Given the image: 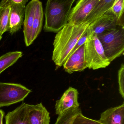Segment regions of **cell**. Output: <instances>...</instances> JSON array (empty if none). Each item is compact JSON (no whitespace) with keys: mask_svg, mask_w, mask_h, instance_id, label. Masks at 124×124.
Segmentation results:
<instances>
[{"mask_svg":"<svg viewBox=\"0 0 124 124\" xmlns=\"http://www.w3.org/2000/svg\"><path fill=\"white\" fill-rule=\"evenodd\" d=\"M89 24H67L57 33L55 38L52 60L58 67L62 66Z\"/></svg>","mask_w":124,"mask_h":124,"instance_id":"1","label":"cell"},{"mask_svg":"<svg viewBox=\"0 0 124 124\" xmlns=\"http://www.w3.org/2000/svg\"><path fill=\"white\" fill-rule=\"evenodd\" d=\"M74 3L47 0L44 11V31L57 33L67 24L68 16Z\"/></svg>","mask_w":124,"mask_h":124,"instance_id":"2","label":"cell"},{"mask_svg":"<svg viewBox=\"0 0 124 124\" xmlns=\"http://www.w3.org/2000/svg\"><path fill=\"white\" fill-rule=\"evenodd\" d=\"M97 36L102 45L106 56L110 62L124 54V26L119 25Z\"/></svg>","mask_w":124,"mask_h":124,"instance_id":"3","label":"cell"},{"mask_svg":"<svg viewBox=\"0 0 124 124\" xmlns=\"http://www.w3.org/2000/svg\"><path fill=\"white\" fill-rule=\"evenodd\" d=\"M91 33L85 43V60L87 68L93 70L106 68L111 62L106 56L97 36L91 29Z\"/></svg>","mask_w":124,"mask_h":124,"instance_id":"4","label":"cell"},{"mask_svg":"<svg viewBox=\"0 0 124 124\" xmlns=\"http://www.w3.org/2000/svg\"><path fill=\"white\" fill-rule=\"evenodd\" d=\"M31 92L20 84L0 82V108L23 101Z\"/></svg>","mask_w":124,"mask_h":124,"instance_id":"5","label":"cell"},{"mask_svg":"<svg viewBox=\"0 0 124 124\" xmlns=\"http://www.w3.org/2000/svg\"><path fill=\"white\" fill-rule=\"evenodd\" d=\"M100 0H78L71 8L68 24L78 25L84 23Z\"/></svg>","mask_w":124,"mask_h":124,"instance_id":"6","label":"cell"},{"mask_svg":"<svg viewBox=\"0 0 124 124\" xmlns=\"http://www.w3.org/2000/svg\"><path fill=\"white\" fill-rule=\"evenodd\" d=\"M119 25L124 26V19H119L110 9L90 24V28L97 36L116 28Z\"/></svg>","mask_w":124,"mask_h":124,"instance_id":"7","label":"cell"},{"mask_svg":"<svg viewBox=\"0 0 124 124\" xmlns=\"http://www.w3.org/2000/svg\"><path fill=\"white\" fill-rule=\"evenodd\" d=\"M63 66L65 71L69 74L81 72L88 68L85 60V44L67 57Z\"/></svg>","mask_w":124,"mask_h":124,"instance_id":"8","label":"cell"},{"mask_svg":"<svg viewBox=\"0 0 124 124\" xmlns=\"http://www.w3.org/2000/svg\"><path fill=\"white\" fill-rule=\"evenodd\" d=\"M79 93L78 90L71 87L64 92L60 99L57 101L55 106V114L58 116L68 109L79 108Z\"/></svg>","mask_w":124,"mask_h":124,"instance_id":"9","label":"cell"},{"mask_svg":"<svg viewBox=\"0 0 124 124\" xmlns=\"http://www.w3.org/2000/svg\"><path fill=\"white\" fill-rule=\"evenodd\" d=\"M38 0H31L25 7V19L23 21V33L26 46H30L32 28L35 16L36 6Z\"/></svg>","mask_w":124,"mask_h":124,"instance_id":"10","label":"cell"},{"mask_svg":"<svg viewBox=\"0 0 124 124\" xmlns=\"http://www.w3.org/2000/svg\"><path fill=\"white\" fill-rule=\"evenodd\" d=\"M28 106L30 124H50V113L42 103L36 105H28Z\"/></svg>","mask_w":124,"mask_h":124,"instance_id":"11","label":"cell"},{"mask_svg":"<svg viewBox=\"0 0 124 124\" xmlns=\"http://www.w3.org/2000/svg\"><path fill=\"white\" fill-rule=\"evenodd\" d=\"M29 104L23 103L5 116V124H30L28 121Z\"/></svg>","mask_w":124,"mask_h":124,"instance_id":"12","label":"cell"},{"mask_svg":"<svg viewBox=\"0 0 124 124\" xmlns=\"http://www.w3.org/2000/svg\"><path fill=\"white\" fill-rule=\"evenodd\" d=\"M124 103L103 112L99 120L103 124H124Z\"/></svg>","mask_w":124,"mask_h":124,"instance_id":"13","label":"cell"},{"mask_svg":"<svg viewBox=\"0 0 124 124\" xmlns=\"http://www.w3.org/2000/svg\"><path fill=\"white\" fill-rule=\"evenodd\" d=\"M11 7L9 31L10 34L13 35L22 28L25 7L17 5H13Z\"/></svg>","mask_w":124,"mask_h":124,"instance_id":"14","label":"cell"},{"mask_svg":"<svg viewBox=\"0 0 124 124\" xmlns=\"http://www.w3.org/2000/svg\"><path fill=\"white\" fill-rule=\"evenodd\" d=\"M44 12L42 3L38 0L36 6L35 16L31 34L32 43L36 39L41 31L43 20Z\"/></svg>","mask_w":124,"mask_h":124,"instance_id":"15","label":"cell"},{"mask_svg":"<svg viewBox=\"0 0 124 124\" xmlns=\"http://www.w3.org/2000/svg\"><path fill=\"white\" fill-rule=\"evenodd\" d=\"M115 0H100L93 11L87 17L84 23L90 24L95 21L111 8Z\"/></svg>","mask_w":124,"mask_h":124,"instance_id":"16","label":"cell"},{"mask_svg":"<svg viewBox=\"0 0 124 124\" xmlns=\"http://www.w3.org/2000/svg\"><path fill=\"white\" fill-rule=\"evenodd\" d=\"M22 56V52L16 51L8 52L0 57V74L14 65Z\"/></svg>","mask_w":124,"mask_h":124,"instance_id":"17","label":"cell"},{"mask_svg":"<svg viewBox=\"0 0 124 124\" xmlns=\"http://www.w3.org/2000/svg\"><path fill=\"white\" fill-rule=\"evenodd\" d=\"M81 113L82 111L79 108L68 109L58 116L54 124H72L76 116Z\"/></svg>","mask_w":124,"mask_h":124,"instance_id":"18","label":"cell"},{"mask_svg":"<svg viewBox=\"0 0 124 124\" xmlns=\"http://www.w3.org/2000/svg\"><path fill=\"white\" fill-rule=\"evenodd\" d=\"M11 6L1 8L0 13V30L3 35L9 31V16Z\"/></svg>","mask_w":124,"mask_h":124,"instance_id":"19","label":"cell"},{"mask_svg":"<svg viewBox=\"0 0 124 124\" xmlns=\"http://www.w3.org/2000/svg\"><path fill=\"white\" fill-rule=\"evenodd\" d=\"M124 0H115L110 10L119 19H124Z\"/></svg>","mask_w":124,"mask_h":124,"instance_id":"20","label":"cell"},{"mask_svg":"<svg viewBox=\"0 0 124 124\" xmlns=\"http://www.w3.org/2000/svg\"><path fill=\"white\" fill-rule=\"evenodd\" d=\"M72 124H103L99 121L93 120L87 118L82 114H79L76 117Z\"/></svg>","mask_w":124,"mask_h":124,"instance_id":"21","label":"cell"},{"mask_svg":"<svg viewBox=\"0 0 124 124\" xmlns=\"http://www.w3.org/2000/svg\"><path fill=\"white\" fill-rule=\"evenodd\" d=\"M29 0H1L0 7L6 8L13 5H17L25 7L26 3Z\"/></svg>","mask_w":124,"mask_h":124,"instance_id":"22","label":"cell"},{"mask_svg":"<svg viewBox=\"0 0 124 124\" xmlns=\"http://www.w3.org/2000/svg\"><path fill=\"white\" fill-rule=\"evenodd\" d=\"M118 81L119 93L124 98V65L122 63L118 71Z\"/></svg>","mask_w":124,"mask_h":124,"instance_id":"23","label":"cell"},{"mask_svg":"<svg viewBox=\"0 0 124 124\" xmlns=\"http://www.w3.org/2000/svg\"><path fill=\"white\" fill-rule=\"evenodd\" d=\"M4 116V111L2 110H0V124H3V119Z\"/></svg>","mask_w":124,"mask_h":124,"instance_id":"24","label":"cell"},{"mask_svg":"<svg viewBox=\"0 0 124 124\" xmlns=\"http://www.w3.org/2000/svg\"><path fill=\"white\" fill-rule=\"evenodd\" d=\"M56 0L61 2H67V1H72L74 2L75 0Z\"/></svg>","mask_w":124,"mask_h":124,"instance_id":"25","label":"cell"},{"mask_svg":"<svg viewBox=\"0 0 124 124\" xmlns=\"http://www.w3.org/2000/svg\"><path fill=\"white\" fill-rule=\"evenodd\" d=\"M1 9V8L0 7V13ZM2 34H1V33L0 32V41L1 40V39L2 38Z\"/></svg>","mask_w":124,"mask_h":124,"instance_id":"26","label":"cell"}]
</instances>
